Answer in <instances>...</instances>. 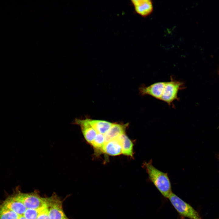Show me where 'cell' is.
<instances>
[{
  "label": "cell",
  "mask_w": 219,
  "mask_h": 219,
  "mask_svg": "<svg viewBox=\"0 0 219 219\" xmlns=\"http://www.w3.org/2000/svg\"><path fill=\"white\" fill-rule=\"evenodd\" d=\"M143 166L148 176V180L152 182L165 197L168 198L172 193V186L168 174L155 167L151 160L145 162Z\"/></svg>",
  "instance_id": "cell-1"
},
{
  "label": "cell",
  "mask_w": 219,
  "mask_h": 219,
  "mask_svg": "<svg viewBox=\"0 0 219 219\" xmlns=\"http://www.w3.org/2000/svg\"><path fill=\"white\" fill-rule=\"evenodd\" d=\"M168 198L173 207L181 216L189 219H201L198 213L191 205L176 194L172 192Z\"/></svg>",
  "instance_id": "cell-2"
},
{
  "label": "cell",
  "mask_w": 219,
  "mask_h": 219,
  "mask_svg": "<svg viewBox=\"0 0 219 219\" xmlns=\"http://www.w3.org/2000/svg\"><path fill=\"white\" fill-rule=\"evenodd\" d=\"M13 193L27 209H37L45 204L43 197H41L36 192L23 193L21 191L19 187H17Z\"/></svg>",
  "instance_id": "cell-3"
},
{
  "label": "cell",
  "mask_w": 219,
  "mask_h": 219,
  "mask_svg": "<svg viewBox=\"0 0 219 219\" xmlns=\"http://www.w3.org/2000/svg\"><path fill=\"white\" fill-rule=\"evenodd\" d=\"M43 198L50 219H63L66 217L63 208V202L56 193Z\"/></svg>",
  "instance_id": "cell-4"
},
{
  "label": "cell",
  "mask_w": 219,
  "mask_h": 219,
  "mask_svg": "<svg viewBox=\"0 0 219 219\" xmlns=\"http://www.w3.org/2000/svg\"><path fill=\"white\" fill-rule=\"evenodd\" d=\"M184 88L183 82L171 78L166 82L160 100L171 105L174 101L178 99V92Z\"/></svg>",
  "instance_id": "cell-5"
},
{
  "label": "cell",
  "mask_w": 219,
  "mask_h": 219,
  "mask_svg": "<svg viewBox=\"0 0 219 219\" xmlns=\"http://www.w3.org/2000/svg\"><path fill=\"white\" fill-rule=\"evenodd\" d=\"M131 3L135 12L141 16L146 17L153 11V3L151 0H132Z\"/></svg>",
  "instance_id": "cell-6"
},
{
  "label": "cell",
  "mask_w": 219,
  "mask_h": 219,
  "mask_svg": "<svg viewBox=\"0 0 219 219\" xmlns=\"http://www.w3.org/2000/svg\"><path fill=\"white\" fill-rule=\"evenodd\" d=\"M166 82L155 83L147 86H142L140 88V92L142 95H148L160 100Z\"/></svg>",
  "instance_id": "cell-7"
},
{
  "label": "cell",
  "mask_w": 219,
  "mask_h": 219,
  "mask_svg": "<svg viewBox=\"0 0 219 219\" xmlns=\"http://www.w3.org/2000/svg\"><path fill=\"white\" fill-rule=\"evenodd\" d=\"M73 123L80 127L85 140L88 143L91 144L97 133L89 123L88 118L85 119L76 118L75 120Z\"/></svg>",
  "instance_id": "cell-8"
},
{
  "label": "cell",
  "mask_w": 219,
  "mask_h": 219,
  "mask_svg": "<svg viewBox=\"0 0 219 219\" xmlns=\"http://www.w3.org/2000/svg\"><path fill=\"white\" fill-rule=\"evenodd\" d=\"M102 152L111 156H116L122 154L120 136L105 143Z\"/></svg>",
  "instance_id": "cell-9"
},
{
  "label": "cell",
  "mask_w": 219,
  "mask_h": 219,
  "mask_svg": "<svg viewBox=\"0 0 219 219\" xmlns=\"http://www.w3.org/2000/svg\"><path fill=\"white\" fill-rule=\"evenodd\" d=\"M128 125V123H113L108 130L104 135L105 143L125 134Z\"/></svg>",
  "instance_id": "cell-10"
},
{
  "label": "cell",
  "mask_w": 219,
  "mask_h": 219,
  "mask_svg": "<svg viewBox=\"0 0 219 219\" xmlns=\"http://www.w3.org/2000/svg\"><path fill=\"white\" fill-rule=\"evenodd\" d=\"M88 121L97 134H105L113 123L105 120H92L88 118Z\"/></svg>",
  "instance_id": "cell-11"
},
{
  "label": "cell",
  "mask_w": 219,
  "mask_h": 219,
  "mask_svg": "<svg viewBox=\"0 0 219 219\" xmlns=\"http://www.w3.org/2000/svg\"><path fill=\"white\" fill-rule=\"evenodd\" d=\"M122 147V154L132 157L133 155L134 144L128 137L124 134L120 135Z\"/></svg>",
  "instance_id": "cell-12"
},
{
  "label": "cell",
  "mask_w": 219,
  "mask_h": 219,
  "mask_svg": "<svg viewBox=\"0 0 219 219\" xmlns=\"http://www.w3.org/2000/svg\"><path fill=\"white\" fill-rule=\"evenodd\" d=\"M105 143V140L104 135L97 134L91 144L96 150L97 151L99 152H102Z\"/></svg>",
  "instance_id": "cell-13"
},
{
  "label": "cell",
  "mask_w": 219,
  "mask_h": 219,
  "mask_svg": "<svg viewBox=\"0 0 219 219\" xmlns=\"http://www.w3.org/2000/svg\"><path fill=\"white\" fill-rule=\"evenodd\" d=\"M40 209H26L23 215L26 219H36Z\"/></svg>",
  "instance_id": "cell-14"
},
{
  "label": "cell",
  "mask_w": 219,
  "mask_h": 219,
  "mask_svg": "<svg viewBox=\"0 0 219 219\" xmlns=\"http://www.w3.org/2000/svg\"><path fill=\"white\" fill-rule=\"evenodd\" d=\"M36 219H50L45 204L40 208V211Z\"/></svg>",
  "instance_id": "cell-15"
},
{
  "label": "cell",
  "mask_w": 219,
  "mask_h": 219,
  "mask_svg": "<svg viewBox=\"0 0 219 219\" xmlns=\"http://www.w3.org/2000/svg\"><path fill=\"white\" fill-rule=\"evenodd\" d=\"M18 219H26V218L23 215H19Z\"/></svg>",
  "instance_id": "cell-16"
},
{
  "label": "cell",
  "mask_w": 219,
  "mask_h": 219,
  "mask_svg": "<svg viewBox=\"0 0 219 219\" xmlns=\"http://www.w3.org/2000/svg\"><path fill=\"white\" fill-rule=\"evenodd\" d=\"M63 219H69L67 217Z\"/></svg>",
  "instance_id": "cell-17"
}]
</instances>
